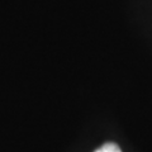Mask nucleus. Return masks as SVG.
<instances>
[{
    "instance_id": "1",
    "label": "nucleus",
    "mask_w": 152,
    "mask_h": 152,
    "mask_svg": "<svg viewBox=\"0 0 152 152\" xmlns=\"http://www.w3.org/2000/svg\"><path fill=\"white\" fill-rule=\"evenodd\" d=\"M95 152H122V151H121L119 147H118V145L109 142V143L103 145L100 148H98Z\"/></svg>"
}]
</instances>
